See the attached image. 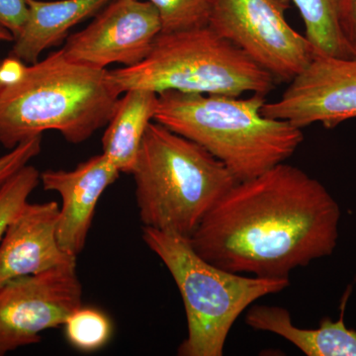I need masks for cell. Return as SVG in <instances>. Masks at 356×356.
<instances>
[{"mask_svg": "<svg viewBox=\"0 0 356 356\" xmlns=\"http://www.w3.org/2000/svg\"><path fill=\"white\" fill-rule=\"evenodd\" d=\"M266 96L250 97L165 91L154 121L200 145L236 181L285 163L304 140L302 129L262 113Z\"/></svg>", "mask_w": 356, "mask_h": 356, "instance_id": "3", "label": "cell"}, {"mask_svg": "<svg viewBox=\"0 0 356 356\" xmlns=\"http://www.w3.org/2000/svg\"><path fill=\"white\" fill-rule=\"evenodd\" d=\"M121 93L134 88L159 93L266 96L275 79L228 40L207 27L161 33L140 64L110 70Z\"/></svg>", "mask_w": 356, "mask_h": 356, "instance_id": "6", "label": "cell"}, {"mask_svg": "<svg viewBox=\"0 0 356 356\" xmlns=\"http://www.w3.org/2000/svg\"><path fill=\"white\" fill-rule=\"evenodd\" d=\"M341 218L324 185L282 163L236 182L189 241L201 257L225 270L289 280L295 269L332 254Z\"/></svg>", "mask_w": 356, "mask_h": 356, "instance_id": "1", "label": "cell"}, {"mask_svg": "<svg viewBox=\"0 0 356 356\" xmlns=\"http://www.w3.org/2000/svg\"><path fill=\"white\" fill-rule=\"evenodd\" d=\"M287 0H213L209 27L266 70L289 83L316 57L305 36L293 29Z\"/></svg>", "mask_w": 356, "mask_h": 356, "instance_id": "7", "label": "cell"}, {"mask_svg": "<svg viewBox=\"0 0 356 356\" xmlns=\"http://www.w3.org/2000/svg\"><path fill=\"white\" fill-rule=\"evenodd\" d=\"M77 261L0 286V356L41 341L42 332L64 325L83 306Z\"/></svg>", "mask_w": 356, "mask_h": 356, "instance_id": "8", "label": "cell"}, {"mask_svg": "<svg viewBox=\"0 0 356 356\" xmlns=\"http://www.w3.org/2000/svg\"><path fill=\"white\" fill-rule=\"evenodd\" d=\"M337 11L344 41L356 57V0H337Z\"/></svg>", "mask_w": 356, "mask_h": 356, "instance_id": "22", "label": "cell"}, {"mask_svg": "<svg viewBox=\"0 0 356 356\" xmlns=\"http://www.w3.org/2000/svg\"><path fill=\"white\" fill-rule=\"evenodd\" d=\"M121 95L110 70L72 62L63 50L20 62L0 88V144L13 149L44 131L81 144L108 124Z\"/></svg>", "mask_w": 356, "mask_h": 356, "instance_id": "2", "label": "cell"}, {"mask_svg": "<svg viewBox=\"0 0 356 356\" xmlns=\"http://www.w3.org/2000/svg\"><path fill=\"white\" fill-rule=\"evenodd\" d=\"M159 15L161 33L200 29L209 25L213 0H147Z\"/></svg>", "mask_w": 356, "mask_h": 356, "instance_id": "18", "label": "cell"}, {"mask_svg": "<svg viewBox=\"0 0 356 356\" xmlns=\"http://www.w3.org/2000/svg\"><path fill=\"white\" fill-rule=\"evenodd\" d=\"M119 98L102 138V154L119 170L132 173L147 127L154 121L158 93L134 88Z\"/></svg>", "mask_w": 356, "mask_h": 356, "instance_id": "15", "label": "cell"}, {"mask_svg": "<svg viewBox=\"0 0 356 356\" xmlns=\"http://www.w3.org/2000/svg\"><path fill=\"white\" fill-rule=\"evenodd\" d=\"M344 296L341 317L322 318L317 329H302L292 323L287 309L280 306L252 305L245 323L255 331L271 332L286 339L307 356H356V330L344 323Z\"/></svg>", "mask_w": 356, "mask_h": 356, "instance_id": "14", "label": "cell"}, {"mask_svg": "<svg viewBox=\"0 0 356 356\" xmlns=\"http://www.w3.org/2000/svg\"><path fill=\"white\" fill-rule=\"evenodd\" d=\"M355 283L356 284V274H355Z\"/></svg>", "mask_w": 356, "mask_h": 356, "instance_id": "25", "label": "cell"}, {"mask_svg": "<svg viewBox=\"0 0 356 356\" xmlns=\"http://www.w3.org/2000/svg\"><path fill=\"white\" fill-rule=\"evenodd\" d=\"M58 211L55 201L27 202L13 218L0 243V286L76 261L58 243Z\"/></svg>", "mask_w": 356, "mask_h": 356, "instance_id": "12", "label": "cell"}, {"mask_svg": "<svg viewBox=\"0 0 356 356\" xmlns=\"http://www.w3.org/2000/svg\"><path fill=\"white\" fill-rule=\"evenodd\" d=\"M41 181V172L27 165L15 173L0 191V243L7 227L28 202L32 192Z\"/></svg>", "mask_w": 356, "mask_h": 356, "instance_id": "19", "label": "cell"}, {"mask_svg": "<svg viewBox=\"0 0 356 356\" xmlns=\"http://www.w3.org/2000/svg\"><path fill=\"white\" fill-rule=\"evenodd\" d=\"M147 247L163 261L181 295L187 336L179 356H222L238 318L257 300L286 289L289 280L231 273L201 257L189 238L142 227Z\"/></svg>", "mask_w": 356, "mask_h": 356, "instance_id": "5", "label": "cell"}, {"mask_svg": "<svg viewBox=\"0 0 356 356\" xmlns=\"http://www.w3.org/2000/svg\"><path fill=\"white\" fill-rule=\"evenodd\" d=\"M298 8L305 37L316 56L355 58L344 41L339 22L337 0H292Z\"/></svg>", "mask_w": 356, "mask_h": 356, "instance_id": "16", "label": "cell"}, {"mask_svg": "<svg viewBox=\"0 0 356 356\" xmlns=\"http://www.w3.org/2000/svg\"><path fill=\"white\" fill-rule=\"evenodd\" d=\"M120 173L103 154L86 159L72 170L41 173L44 191L57 192L62 199L57 236L67 254L77 257L83 252L98 201Z\"/></svg>", "mask_w": 356, "mask_h": 356, "instance_id": "11", "label": "cell"}, {"mask_svg": "<svg viewBox=\"0 0 356 356\" xmlns=\"http://www.w3.org/2000/svg\"><path fill=\"white\" fill-rule=\"evenodd\" d=\"M7 81L6 64L4 60H0V88Z\"/></svg>", "mask_w": 356, "mask_h": 356, "instance_id": "23", "label": "cell"}, {"mask_svg": "<svg viewBox=\"0 0 356 356\" xmlns=\"http://www.w3.org/2000/svg\"><path fill=\"white\" fill-rule=\"evenodd\" d=\"M63 327L70 346L84 353L100 350L113 331L111 321L103 312L83 306L70 314Z\"/></svg>", "mask_w": 356, "mask_h": 356, "instance_id": "17", "label": "cell"}, {"mask_svg": "<svg viewBox=\"0 0 356 356\" xmlns=\"http://www.w3.org/2000/svg\"><path fill=\"white\" fill-rule=\"evenodd\" d=\"M262 113L302 130L315 123L332 129L356 118V57L316 56Z\"/></svg>", "mask_w": 356, "mask_h": 356, "instance_id": "10", "label": "cell"}, {"mask_svg": "<svg viewBox=\"0 0 356 356\" xmlns=\"http://www.w3.org/2000/svg\"><path fill=\"white\" fill-rule=\"evenodd\" d=\"M28 13L27 0H0V30L10 33L15 40L24 27Z\"/></svg>", "mask_w": 356, "mask_h": 356, "instance_id": "21", "label": "cell"}, {"mask_svg": "<svg viewBox=\"0 0 356 356\" xmlns=\"http://www.w3.org/2000/svg\"><path fill=\"white\" fill-rule=\"evenodd\" d=\"M41 149L42 135L20 143L9 153L0 156V191L15 173L39 156Z\"/></svg>", "mask_w": 356, "mask_h": 356, "instance_id": "20", "label": "cell"}, {"mask_svg": "<svg viewBox=\"0 0 356 356\" xmlns=\"http://www.w3.org/2000/svg\"><path fill=\"white\" fill-rule=\"evenodd\" d=\"M0 41L13 42L14 37L10 34V33L1 31V30H0Z\"/></svg>", "mask_w": 356, "mask_h": 356, "instance_id": "24", "label": "cell"}, {"mask_svg": "<svg viewBox=\"0 0 356 356\" xmlns=\"http://www.w3.org/2000/svg\"><path fill=\"white\" fill-rule=\"evenodd\" d=\"M161 34L156 7L147 0H112L81 31L70 35L63 47L72 62L95 69L112 64H140Z\"/></svg>", "mask_w": 356, "mask_h": 356, "instance_id": "9", "label": "cell"}, {"mask_svg": "<svg viewBox=\"0 0 356 356\" xmlns=\"http://www.w3.org/2000/svg\"><path fill=\"white\" fill-rule=\"evenodd\" d=\"M112 0H27L29 13L19 36L14 40L10 57L24 64L38 62L48 49L70 36L74 26L95 16Z\"/></svg>", "mask_w": 356, "mask_h": 356, "instance_id": "13", "label": "cell"}, {"mask_svg": "<svg viewBox=\"0 0 356 356\" xmlns=\"http://www.w3.org/2000/svg\"><path fill=\"white\" fill-rule=\"evenodd\" d=\"M131 175L143 227L186 238L238 182L200 145L154 121L147 127Z\"/></svg>", "mask_w": 356, "mask_h": 356, "instance_id": "4", "label": "cell"}]
</instances>
